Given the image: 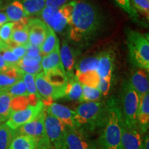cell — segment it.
<instances>
[{
  "label": "cell",
  "mask_w": 149,
  "mask_h": 149,
  "mask_svg": "<svg viewBox=\"0 0 149 149\" xmlns=\"http://www.w3.org/2000/svg\"><path fill=\"white\" fill-rule=\"evenodd\" d=\"M69 37L74 42H82L94 36L101 26L97 10L88 1H74V6L69 22Z\"/></svg>",
  "instance_id": "6da1fadb"
},
{
  "label": "cell",
  "mask_w": 149,
  "mask_h": 149,
  "mask_svg": "<svg viewBox=\"0 0 149 149\" xmlns=\"http://www.w3.org/2000/svg\"><path fill=\"white\" fill-rule=\"evenodd\" d=\"M107 118L95 145L97 149H122L121 143L124 118L118 100L111 97L107 102Z\"/></svg>",
  "instance_id": "7a4b0ae2"
},
{
  "label": "cell",
  "mask_w": 149,
  "mask_h": 149,
  "mask_svg": "<svg viewBox=\"0 0 149 149\" xmlns=\"http://www.w3.org/2000/svg\"><path fill=\"white\" fill-rule=\"evenodd\" d=\"M74 112V120L77 127L87 132L102 129L107 121V106L103 102H84Z\"/></svg>",
  "instance_id": "3957f363"
},
{
  "label": "cell",
  "mask_w": 149,
  "mask_h": 149,
  "mask_svg": "<svg viewBox=\"0 0 149 149\" xmlns=\"http://www.w3.org/2000/svg\"><path fill=\"white\" fill-rule=\"evenodd\" d=\"M126 42L129 51L130 61L137 66L149 71L148 35L138 31L128 30Z\"/></svg>",
  "instance_id": "277c9868"
},
{
  "label": "cell",
  "mask_w": 149,
  "mask_h": 149,
  "mask_svg": "<svg viewBox=\"0 0 149 149\" xmlns=\"http://www.w3.org/2000/svg\"><path fill=\"white\" fill-rule=\"evenodd\" d=\"M139 97L128 80L122 84L120 97V108L123 118L126 126L130 128H137V113Z\"/></svg>",
  "instance_id": "5b68a950"
},
{
  "label": "cell",
  "mask_w": 149,
  "mask_h": 149,
  "mask_svg": "<svg viewBox=\"0 0 149 149\" xmlns=\"http://www.w3.org/2000/svg\"><path fill=\"white\" fill-rule=\"evenodd\" d=\"M74 6V1L57 8L45 7L41 13L42 21L56 33H61L69 24Z\"/></svg>",
  "instance_id": "8992f818"
},
{
  "label": "cell",
  "mask_w": 149,
  "mask_h": 149,
  "mask_svg": "<svg viewBox=\"0 0 149 149\" xmlns=\"http://www.w3.org/2000/svg\"><path fill=\"white\" fill-rule=\"evenodd\" d=\"M45 130L52 149H67L65 126L47 111L45 117Z\"/></svg>",
  "instance_id": "52a82bcc"
},
{
  "label": "cell",
  "mask_w": 149,
  "mask_h": 149,
  "mask_svg": "<svg viewBox=\"0 0 149 149\" xmlns=\"http://www.w3.org/2000/svg\"><path fill=\"white\" fill-rule=\"evenodd\" d=\"M45 108L42 100H39L35 105H29L25 109L13 112L6 122V124L10 129H17L24 124L35 120Z\"/></svg>",
  "instance_id": "ba28073f"
},
{
  "label": "cell",
  "mask_w": 149,
  "mask_h": 149,
  "mask_svg": "<svg viewBox=\"0 0 149 149\" xmlns=\"http://www.w3.org/2000/svg\"><path fill=\"white\" fill-rule=\"evenodd\" d=\"M67 149H97L88 135V132L81 128L65 126Z\"/></svg>",
  "instance_id": "9c48e42d"
},
{
  "label": "cell",
  "mask_w": 149,
  "mask_h": 149,
  "mask_svg": "<svg viewBox=\"0 0 149 149\" xmlns=\"http://www.w3.org/2000/svg\"><path fill=\"white\" fill-rule=\"evenodd\" d=\"M35 81L37 92L43 100H57L65 97L66 85L57 86L51 83L44 76L43 71L35 76Z\"/></svg>",
  "instance_id": "30bf717a"
},
{
  "label": "cell",
  "mask_w": 149,
  "mask_h": 149,
  "mask_svg": "<svg viewBox=\"0 0 149 149\" xmlns=\"http://www.w3.org/2000/svg\"><path fill=\"white\" fill-rule=\"evenodd\" d=\"M46 108L35 120L24 124L17 129L13 130L14 137L18 135H28L38 139L46 134L45 117Z\"/></svg>",
  "instance_id": "8fae6325"
},
{
  "label": "cell",
  "mask_w": 149,
  "mask_h": 149,
  "mask_svg": "<svg viewBox=\"0 0 149 149\" xmlns=\"http://www.w3.org/2000/svg\"><path fill=\"white\" fill-rule=\"evenodd\" d=\"M46 110L66 127L78 128L74 120L75 112L69 108L61 104L52 102L47 108H46Z\"/></svg>",
  "instance_id": "7c38bea8"
},
{
  "label": "cell",
  "mask_w": 149,
  "mask_h": 149,
  "mask_svg": "<svg viewBox=\"0 0 149 149\" xmlns=\"http://www.w3.org/2000/svg\"><path fill=\"white\" fill-rule=\"evenodd\" d=\"M29 44L40 48L47 35V25L39 19H29L28 22Z\"/></svg>",
  "instance_id": "4fadbf2b"
},
{
  "label": "cell",
  "mask_w": 149,
  "mask_h": 149,
  "mask_svg": "<svg viewBox=\"0 0 149 149\" xmlns=\"http://www.w3.org/2000/svg\"><path fill=\"white\" fill-rule=\"evenodd\" d=\"M122 149H141V135L138 128H130L124 123L121 137Z\"/></svg>",
  "instance_id": "5bb4252c"
},
{
  "label": "cell",
  "mask_w": 149,
  "mask_h": 149,
  "mask_svg": "<svg viewBox=\"0 0 149 149\" xmlns=\"http://www.w3.org/2000/svg\"><path fill=\"white\" fill-rule=\"evenodd\" d=\"M115 67V55L112 51H104L99 54L97 72L100 78L112 80Z\"/></svg>",
  "instance_id": "9a60e30c"
},
{
  "label": "cell",
  "mask_w": 149,
  "mask_h": 149,
  "mask_svg": "<svg viewBox=\"0 0 149 149\" xmlns=\"http://www.w3.org/2000/svg\"><path fill=\"white\" fill-rule=\"evenodd\" d=\"M137 125L139 133L145 134L149 126V92L139 97L137 113Z\"/></svg>",
  "instance_id": "2e32d148"
},
{
  "label": "cell",
  "mask_w": 149,
  "mask_h": 149,
  "mask_svg": "<svg viewBox=\"0 0 149 149\" xmlns=\"http://www.w3.org/2000/svg\"><path fill=\"white\" fill-rule=\"evenodd\" d=\"M128 81L137 92L139 97L149 91L148 71L144 68H137L134 70Z\"/></svg>",
  "instance_id": "e0dca14e"
},
{
  "label": "cell",
  "mask_w": 149,
  "mask_h": 149,
  "mask_svg": "<svg viewBox=\"0 0 149 149\" xmlns=\"http://www.w3.org/2000/svg\"><path fill=\"white\" fill-rule=\"evenodd\" d=\"M60 46H58L55 51L48 55L42 56L41 65L42 67V71L44 74L52 71L65 72L64 66L60 58Z\"/></svg>",
  "instance_id": "ac0fdd59"
},
{
  "label": "cell",
  "mask_w": 149,
  "mask_h": 149,
  "mask_svg": "<svg viewBox=\"0 0 149 149\" xmlns=\"http://www.w3.org/2000/svg\"><path fill=\"white\" fill-rule=\"evenodd\" d=\"M24 72L17 66H9L0 69V91H3L22 79Z\"/></svg>",
  "instance_id": "d6986e66"
},
{
  "label": "cell",
  "mask_w": 149,
  "mask_h": 149,
  "mask_svg": "<svg viewBox=\"0 0 149 149\" xmlns=\"http://www.w3.org/2000/svg\"><path fill=\"white\" fill-rule=\"evenodd\" d=\"M28 22L29 19L26 18L22 21L14 22L10 42L15 45L26 46L29 44Z\"/></svg>",
  "instance_id": "ffe728a7"
},
{
  "label": "cell",
  "mask_w": 149,
  "mask_h": 149,
  "mask_svg": "<svg viewBox=\"0 0 149 149\" xmlns=\"http://www.w3.org/2000/svg\"><path fill=\"white\" fill-rule=\"evenodd\" d=\"M59 52H60V58L61 62H62L63 66H64L67 78L69 79V78L75 76L74 72V69H75L74 55L72 48L67 44L66 41L63 42L61 47L59 49Z\"/></svg>",
  "instance_id": "44dd1931"
},
{
  "label": "cell",
  "mask_w": 149,
  "mask_h": 149,
  "mask_svg": "<svg viewBox=\"0 0 149 149\" xmlns=\"http://www.w3.org/2000/svg\"><path fill=\"white\" fill-rule=\"evenodd\" d=\"M5 13L9 22H17L29 17L19 0H14L5 9Z\"/></svg>",
  "instance_id": "7402d4cb"
},
{
  "label": "cell",
  "mask_w": 149,
  "mask_h": 149,
  "mask_svg": "<svg viewBox=\"0 0 149 149\" xmlns=\"http://www.w3.org/2000/svg\"><path fill=\"white\" fill-rule=\"evenodd\" d=\"M81 97H82V85L78 81L76 76L68 79L66 95L64 97L68 100H74L80 102Z\"/></svg>",
  "instance_id": "603a6c76"
},
{
  "label": "cell",
  "mask_w": 149,
  "mask_h": 149,
  "mask_svg": "<svg viewBox=\"0 0 149 149\" xmlns=\"http://www.w3.org/2000/svg\"><path fill=\"white\" fill-rule=\"evenodd\" d=\"M37 141L35 137L28 135L15 136L9 149H36Z\"/></svg>",
  "instance_id": "cb8c5ba5"
},
{
  "label": "cell",
  "mask_w": 149,
  "mask_h": 149,
  "mask_svg": "<svg viewBox=\"0 0 149 149\" xmlns=\"http://www.w3.org/2000/svg\"><path fill=\"white\" fill-rule=\"evenodd\" d=\"M59 45V42L55 32L47 26V35L40 47L41 55H48V54L55 51V48Z\"/></svg>",
  "instance_id": "d4e9b609"
},
{
  "label": "cell",
  "mask_w": 149,
  "mask_h": 149,
  "mask_svg": "<svg viewBox=\"0 0 149 149\" xmlns=\"http://www.w3.org/2000/svg\"><path fill=\"white\" fill-rule=\"evenodd\" d=\"M28 16L40 15L46 7V0H19Z\"/></svg>",
  "instance_id": "484cf974"
},
{
  "label": "cell",
  "mask_w": 149,
  "mask_h": 149,
  "mask_svg": "<svg viewBox=\"0 0 149 149\" xmlns=\"http://www.w3.org/2000/svg\"><path fill=\"white\" fill-rule=\"evenodd\" d=\"M13 97L6 91H0V118L1 122H6L10 116L11 101Z\"/></svg>",
  "instance_id": "4316f807"
},
{
  "label": "cell",
  "mask_w": 149,
  "mask_h": 149,
  "mask_svg": "<svg viewBox=\"0 0 149 149\" xmlns=\"http://www.w3.org/2000/svg\"><path fill=\"white\" fill-rule=\"evenodd\" d=\"M98 62L99 55L86 57L80 61L75 66L74 74L77 75V74L83 73V72L91 71V70H97Z\"/></svg>",
  "instance_id": "83f0119b"
},
{
  "label": "cell",
  "mask_w": 149,
  "mask_h": 149,
  "mask_svg": "<svg viewBox=\"0 0 149 149\" xmlns=\"http://www.w3.org/2000/svg\"><path fill=\"white\" fill-rule=\"evenodd\" d=\"M75 76L81 84L93 87V88H97L100 77L97 70H91V71L83 72Z\"/></svg>",
  "instance_id": "f1b7e54d"
},
{
  "label": "cell",
  "mask_w": 149,
  "mask_h": 149,
  "mask_svg": "<svg viewBox=\"0 0 149 149\" xmlns=\"http://www.w3.org/2000/svg\"><path fill=\"white\" fill-rule=\"evenodd\" d=\"M13 138V130L10 129L6 123L0 124V149H9Z\"/></svg>",
  "instance_id": "f546056e"
},
{
  "label": "cell",
  "mask_w": 149,
  "mask_h": 149,
  "mask_svg": "<svg viewBox=\"0 0 149 149\" xmlns=\"http://www.w3.org/2000/svg\"><path fill=\"white\" fill-rule=\"evenodd\" d=\"M82 85V97H81V103L88 102H99L101 100L102 95L97 88Z\"/></svg>",
  "instance_id": "4dcf8cb0"
},
{
  "label": "cell",
  "mask_w": 149,
  "mask_h": 149,
  "mask_svg": "<svg viewBox=\"0 0 149 149\" xmlns=\"http://www.w3.org/2000/svg\"><path fill=\"white\" fill-rule=\"evenodd\" d=\"M3 91L8 93L13 97H27L29 95L22 79L19 80L13 85H12Z\"/></svg>",
  "instance_id": "1f68e13d"
},
{
  "label": "cell",
  "mask_w": 149,
  "mask_h": 149,
  "mask_svg": "<svg viewBox=\"0 0 149 149\" xmlns=\"http://www.w3.org/2000/svg\"><path fill=\"white\" fill-rule=\"evenodd\" d=\"M35 76L33 75V74L24 73V72L23 74H22V80H23L24 84H25L26 88L29 95H33L36 96L39 100H43V98L39 95L37 91L36 86H35Z\"/></svg>",
  "instance_id": "d6a6232c"
},
{
  "label": "cell",
  "mask_w": 149,
  "mask_h": 149,
  "mask_svg": "<svg viewBox=\"0 0 149 149\" xmlns=\"http://www.w3.org/2000/svg\"><path fill=\"white\" fill-rule=\"evenodd\" d=\"M117 5L122 8L134 21L138 22L139 15L130 3V0H115Z\"/></svg>",
  "instance_id": "836d02e7"
},
{
  "label": "cell",
  "mask_w": 149,
  "mask_h": 149,
  "mask_svg": "<svg viewBox=\"0 0 149 149\" xmlns=\"http://www.w3.org/2000/svg\"><path fill=\"white\" fill-rule=\"evenodd\" d=\"M133 8L144 15L148 20L149 18V0H130Z\"/></svg>",
  "instance_id": "e575fe53"
},
{
  "label": "cell",
  "mask_w": 149,
  "mask_h": 149,
  "mask_svg": "<svg viewBox=\"0 0 149 149\" xmlns=\"http://www.w3.org/2000/svg\"><path fill=\"white\" fill-rule=\"evenodd\" d=\"M29 105V96L27 97H13L11 101V111L12 113L14 111H19Z\"/></svg>",
  "instance_id": "d590c367"
},
{
  "label": "cell",
  "mask_w": 149,
  "mask_h": 149,
  "mask_svg": "<svg viewBox=\"0 0 149 149\" xmlns=\"http://www.w3.org/2000/svg\"><path fill=\"white\" fill-rule=\"evenodd\" d=\"M14 22H8L0 28V39L8 45L10 42L11 34L13 32Z\"/></svg>",
  "instance_id": "8d00e7d4"
},
{
  "label": "cell",
  "mask_w": 149,
  "mask_h": 149,
  "mask_svg": "<svg viewBox=\"0 0 149 149\" xmlns=\"http://www.w3.org/2000/svg\"><path fill=\"white\" fill-rule=\"evenodd\" d=\"M1 56H2L3 60L6 61L8 66H16L17 63L19 61L20 59L15 55L12 51L9 49V48L0 51Z\"/></svg>",
  "instance_id": "74e56055"
},
{
  "label": "cell",
  "mask_w": 149,
  "mask_h": 149,
  "mask_svg": "<svg viewBox=\"0 0 149 149\" xmlns=\"http://www.w3.org/2000/svg\"><path fill=\"white\" fill-rule=\"evenodd\" d=\"M42 56H30L26 55L24 57L20 59L16 66H34L41 64Z\"/></svg>",
  "instance_id": "f35d334b"
},
{
  "label": "cell",
  "mask_w": 149,
  "mask_h": 149,
  "mask_svg": "<svg viewBox=\"0 0 149 149\" xmlns=\"http://www.w3.org/2000/svg\"><path fill=\"white\" fill-rule=\"evenodd\" d=\"M111 86V80L100 78V82L97 86L98 90L102 93V96H107L109 94Z\"/></svg>",
  "instance_id": "ab89813d"
},
{
  "label": "cell",
  "mask_w": 149,
  "mask_h": 149,
  "mask_svg": "<svg viewBox=\"0 0 149 149\" xmlns=\"http://www.w3.org/2000/svg\"><path fill=\"white\" fill-rule=\"evenodd\" d=\"M24 73H29L33 75L36 76L37 74L42 71V65L39 64L34 66H17Z\"/></svg>",
  "instance_id": "60d3db41"
},
{
  "label": "cell",
  "mask_w": 149,
  "mask_h": 149,
  "mask_svg": "<svg viewBox=\"0 0 149 149\" xmlns=\"http://www.w3.org/2000/svg\"><path fill=\"white\" fill-rule=\"evenodd\" d=\"M9 49L17 57L21 59L26 54V47L25 46L14 45L9 47Z\"/></svg>",
  "instance_id": "b9f144b4"
},
{
  "label": "cell",
  "mask_w": 149,
  "mask_h": 149,
  "mask_svg": "<svg viewBox=\"0 0 149 149\" xmlns=\"http://www.w3.org/2000/svg\"><path fill=\"white\" fill-rule=\"evenodd\" d=\"M68 0H46V7L49 8H57L68 3Z\"/></svg>",
  "instance_id": "7bdbcfd3"
},
{
  "label": "cell",
  "mask_w": 149,
  "mask_h": 149,
  "mask_svg": "<svg viewBox=\"0 0 149 149\" xmlns=\"http://www.w3.org/2000/svg\"><path fill=\"white\" fill-rule=\"evenodd\" d=\"M26 55L33 56V57H37V56H42L41 55L40 48L37 46H33L32 44H29L26 46Z\"/></svg>",
  "instance_id": "ee69618b"
},
{
  "label": "cell",
  "mask_w": 149,
  "mask_h": 149,
  "mask_svg": "<svg viewBox=\"0 0 149 149\" xmlns=\"http://www.w3.org/2000/svg\"><path fill=\"white\" fill-rule=\"evenodd\" d=\"M8 22H9V19L5 13L0 12V26H3L6 23H8Z\"/></svg>",
  "instance_id": "f6af8a7d"
},
{
  "label": "cell",
  "mask_w": 149,
  "mask_h": 149,
  "mask_svg": "<svg viewBox=\"0 0 149 149\" xmlns=\"http://www.w3.org/2000/svg\"><path fill=\"white\" fill-rule=\"evenodd\" d=\"M148 145H149V138H148V133H147V135L144 138V144H142L141 146V149H148Z\"/></svg>",
  "instance_id": "bcb514c9"
},
{
  "label": "cell",
  "mask_w": 149,
  "mask_h": 149,
  "mask_svg": "<svg viewBox=\"0 0 149 149\" xmlns=\"http://www.w3.org/2000/svg\"><path fill=\"white\" fill-rule=\"evenodd\" d=\"M7 66H9L6 63V61L3 60L2 56H1V53H0V69H2V68H4Z\"/></svg>",
  "instance_id": "7dc6e473"
},
{
  "label": "cell",
  "mask_w": 149,
  "mask_h": 149,
  "mask_svg": "<svg viewBox=\"0 0 149 149\" xmlns=\"http://www.w3.org/2000/svg\"><path fill=\"white\" fill-rule=\"evenodd\" d=\"M7 47V45H6V43H4L3 42L2 40H1V39H0V50H1V49H3V48H6Z\"/></svg>",
  "instance_id": "c3c4849f"
},
{
  "label": "cell",
  "mask_w": 149,
  "mask_h": 149,
  "mask_svg": "<svg viewBox=\"0 0 149 149\" xmlns=\"http://www.w3.org/2000/svg\"><path fill=\"white\" fill-rule=\"evenodd\" d=\"M1 122H1V118H0V124H1Z\"/></svg>",
  "instance_id": "681fc988"
},
{
  "label": "cell",
  "mask_w": 149,
  "mask_h": 149,
  "mask_svg": "<svg viewBox=\"0 0 149 149\" xmlns=\"http://www.w3.org/2000/svg\"></svg>",
  "instance_id": "f907efd6"
}]
</instances>
